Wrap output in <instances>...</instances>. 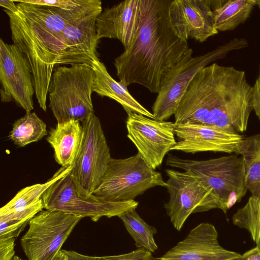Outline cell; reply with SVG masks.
I'll use <instances>...</instances> for the list:
<instances>
[{"label": "cell", "mask_w": 260, "mask_h": 260, "mask_svg": "<svg viewBox=\"0 0 260 260\" xmlns=\"http://www.w3.org/2000/svg\"><path fill=\"white\" fill-rule=\"evenodd\" d=\"M252 108V86L245 72L213 63L199 70L174 113L178 124H198L239 134L245 132Z\"/></svg>", "instance_id": "obj_1"}, {"label": "cell", "mask_w": 260, "mask_h": 260, "mask_svg": "<svg viewBox=\"0 0 260 260\" xmlns=\"http://www.w3.org/2000/svg\"><path fill=\"white\" fill-rule=\"evenodd\" d=\"M171 0H140L138 29L129 47L114 60L117 76L127 86L138 84L157 93L164 73L189 49L174 32L169 14Z\"/></svg>", "instance_id": "obj_2"}, {"label": "cell", "mask_w": 260, "mask_h": 260, "mask_svg": "<svg viewBox=\"0 0 260 260\" xmlns=\"http://www.w3.org/2000/svg\"><path fill=\"white\" fill-rule=\"evenodd\" d=\"M89 0H83L71 10L16 2L17 9H4L9 18L13 44L27 59L32 72L36 97L40 107L47 111L46 100L56 58L53 46L67 25L83 11Z\"/></svg>", "instance_id": "obj_3"}, {"label": "cell", "mask_w": 260, "mask_h": 260, "mask_svg": "<svg viewBox=\"0 0 260 260\" xmlns=\"http://www.w3.org/2000/svg\"><path fill=\"white\" fill-rule=\"evenodd\" d=\"M170 167L189 172L198 177L217 199L223 213L240 202L247 188L242 157L234 153L207 160H191L170 155L166 160Z\"/></svg>", "instance_id": "obj_4"}, {"label": "cell", "mask_w": 260, "mask_h": 260, "mask_svg": "<svg viewBox=\"0 0 260 260\" xmlns=\"http://www.w3.org/2000/svg\"><path fill=\"white\" fill-rule=\"evenodd\" d=\"M94 71L86 63L54 69L48 92L49 107L57 123L83 121L94 113L91 100Z\"/></svg>", "instance_id": "obj_5"}, {"label": "cell", "mask_w": 260, "mask_h": 260, "mask_svg": "<svg viewBox=\"0 0 260 260\" xmlns=\"http://www.w3.org/2000/svg\"><path fill=\"white\" fill-rule=\"evenodd\" d=\"M244 38H235L203 55L192 56L189 48L179 61L161 76L159 91L152 106V114L157 120L166 121L175 112L190 82L197 73L211 62L224 57L229 52L247 47Z\"/></svg>", "instance_id": "obj_6"}, {"label": "cell", "mask_w": 260, "mask_h": 260, "mask_svg": "<svg viewBox=\"0 0 260 260\" xmlns=\"http://www.w3.org/2000/svg\"><path fill=\"white\" fill-rule=\"evenodd\" d=\"M71 171L44 192L42 198L45 209L89 217L96 222L102 217H118L138 207L139 203L135 200L111 202L89 192L78 183Z\"/></svg>", "instance_id": "obj_7"}, {"label": "cell", "mask_w": 260, "mask_h": 260, "mask_svg": "<svg viewBox=\"0 0 260 260\" xmlns=\"http://www.w3.org/2000/svg\"><path fill=\"white\" fill-rule=\"evenodd\" d=\"M166 186L161 174L150 166L141 155L123 159L111 158L101 181L92 193L111 202L134 199L155 186Z\"/></svg>", "instance_id": "obj_8"}, {"label": "cell", "mask_w": 260, "mask_h": 260, "mask_svg": "<svg viewBox=\"0 0 260 260\" xmlns=\"http://www.w3.org/2000/svg\"><path fill=\"white\" fill-rule=\"evenodd\" d=\"M102 12V2L89 0L83 11L56 38L53 52L57 64L86 63L99 60L96 20Z\"/></svg>", "instance_id": "obj_9"}, {"label": "cell", "mask_w": 260, "mask_h": 260, "mask_svg": "<svg viewBox=\"0 0 260 260\" xmlns=\"http://www.w3.org/2000/svg\"><path fill=\"white\" fill-rule=\"evenodd\" d=\"M83 217L62 211L43 210L29 222L20 239L28 260H53Z\"/></svg>", "instance_id": "obj_10"}, {"label": "cell", "mask_w": 260, "mask_h": 260, "mask_svg": "<svg viewBox=\"0 0 260 260\" xmlns=\"http://www.w3.org/2000/svg\"><path fill=\"white\" fill-rule=\"evenodd\" d=\"M169 178L166 186L170 199L164 205L174 227L178 231L192 213L218 208V202L212 192L189 172L166 169Z\"/></svg>", "instance_id": "obj_11"}, {"label": "cell", "mask_w": 260, "mask_h": 260, "mask_svg": "<svg viewBox=\"0 0 260 260\" xmlns=\"http://www.w3.org/2000/svg\"><path fill=\"white\" fill-rule=\"evenodd\" d=\"M81 124L82 141L71 172L78 183L92 193L99 185L112 157L99 118L93 113Z\"/></svg>", "instance_id": "obj_12"}, {"label": "cell", "mask_w": 260, "mask_h": 260, "mask_svg": "<svg viewBox=\"0 0 260 260\" xmlns=\"http://www.w3.org/2000/svg\"><path fill=\"white\" fill-rule=\"evenodd\" d=\"M127 114V137L147 164L155 170L176 143L175 123L151 119L133 112Z\"/></svg>", "instance_id": "obj_13"}, {"label": "cell", "mask_w": 260, "mask_h": 260, "mask_svg": "<svg viewBox=\"0 0 260 260\" xmlns=\"http://www.w3.org/2000/svg\"><path fill=\"white\" fill-rule=\"evenodd\" d=\"M1 101L13 99L26 112L34 109V79L27 59L14 44L0 40Z\"/></svg>", "instance_id": "obj_14"}, {"label": "cell", "mask_w": 260, "mask_h": 260, "mask_svg": "<svg viewBox=\"0 0 260 260\" xmlns=\"http://www.w3.org/2000/svg\"><path fill=\"white\" fill-rule=\"evenodd\" d=\"M169 14L174 32L183 41L202 43L218 32L208 0L171 1Z\"/></svg>", "instance_id": "obj_15"}, {"label": "cell", "mask_w": 260, "mask_h": 260, "mask_svg": "<svg viewBox=\"0 0 260 260\" xmlns=\"http://www.w3.org/2000/svg\"><path fill=\"white\" fill-rule=\"evenodd\" d=\"M174 131L177 141L171 151L191 153L213 151L236 154L245 138L240 134L198 124H175Z\"/></svg>", "instance_id": "obj_16"}, {"label": "cell", "mask_w": 260, "mask_h": 260, "mask_svg": "<svg viewBox=\"0 0 260 260\" xmlns=\"http://www.w3.org/2000/svg\"><path fill=\"white\" fill-rule=\"evenodd\" d=\"M213 224L201 223L186 237L171 248L159 260H237L240 253L220 245Z\"/></svg>", "instance_id": "obj_17"}, {"label": "cell", "mask_w": 260, "mask_h": 260, "mask_svg": "<svg viewBox=\"0 0 260 260\" xmlns=\"http://www.w3.org/2000/svg\"><path fill=\"white\" fill-rule=\"evenodd\" d=\"M140 6V0H125L105 9L96 20L98 39H117L127 49L138 28Z\"/></svg>", "instance_id": "obj_18"}, {"label": "cell", "mask_w": 260, "mask_h": 260, "mask_svg": "<svg viewBox=\"0 0 260 260\" xmlns=\"http://www.w3.org/2000/svg\"><path fill=\"white\" fill-rule=\"evenodd\" d=\"M91 66L94 71L93 92L102 97L106 96L116 101L123 107L127 113L135 112L157 119L152 113L134 99L125 84L120 81H116L110 76L103 62L95 60Z\"/></svg>", "instance_id": "obj_19"}, {"label": "cell", "mask_w": 260, "mask_h": 260, "mask_svg": "<svg viewBox=\"0 0 260 260\" xmlns=\"http://www.w3.org/2000/svg\"><path fill=\"white\" fill-rule=\"evenodd\" d=\"M83 135L81 122L72 120L57 123L46 137L53 148L55 161L61 167L68 168L74 163L79 151Z\"/></svg>", "instance_id": "obj_20"}, {"label": "cell", "mask_w": 260, "mask_h": 260, "mask_svg": "<svg viewBox=\"0 0 260 260\" xmlns=\"http://www.w3.org/2000/svg\"><path fill=\"white\" fill-rule=\"evenodd\" d=\"M218 31L234 30L250 17L254 0H208Z\"/></svg>", "instance_id": "obj_21"}, {"label": "cell", "mask_w": 260, "mask_h": 260, "mask_svg": "<svg viewBox=\"0 0 260 260\" xmlns=\"http://www.w3.org/2000/svg\"><path fill=\"white\" fill-rule=\"evenodd\" d=\"M236 154L243 159L245 183L252 196L260 194V134L245 137Z\"/></svg>", "instance_id": "obj_22"}, {"label": "cell", "mask_w": 260, "mask_h": 260, "mask_svg": "<svg viewBox=\"0 0 260 260\" xmlns=\"http://www.w3.org/2000/svg\"><path fill=\"white\" fill-rule=\"evenodd\" d=\"M72 166L61 167L44 183H39L22 188L0 209V216L22 211L42 198L44 192L55 181L69 172Z\"/></svg>", "instance_id": "obj_23"}, {"label": "cell", "mask_w": 260, "mask_h": 260, "mask_svg": "<svg viewBox=\"0 0 260 260\" xmlns=\"http://www.w3.org/2000/svg\"><path fill=\"white\" fill-rule=\"evenodd\" d=\"M46 124L35 112H26L13 123L9 137L19 147L41 140L47 136Z\"/></svg>", "instance_id": "obj_24"}, {"label": "cell", "mask_w": 260, "mask_h": 260, "mask_svg": "<svg viewBox=\"0 0 260 260\" xmlns=\"http://www.w3.org/2000/svg\"><path fill=\"white\" fill-rule=\"evenodd\" d=\"M136 209L127 211L118 217L134 240L137 248H143L151 252H154L158 248L154 239L157 230L147 223L139 216Z\"/></svg>", "instance_id": "obj_25"}, {"label": "cell", "mask_w": 260, "mask_h": 260, "mask_svg": "<svg viewBox=\"0 0 260 260\" xmlns=\"http://www.w3.org/2000/svg\"><path fill=\"white\" fill-rule=\"evenodd\" d=\"M45 209L42 198L26 209L0 216V240L18 237L29 221Z\"/></svg>", "instance_id": "obj_26"}, {"label": "cell", "mask_w": 260, "mask_h": 260, "mask_svg": "<svg viewBox=\"0 0 260 260\" xmlns=\"http://www.w3.org/2000/svg\"><path fill=\"white\" fill-rule=\"evenodd\" d=\"M232 220L235 225L246 230L256 246L260 247V194L251 195L233 214Z\"/></svg>", "instance_id": "obj_27"}, {"label": "cell", "mask_w": 260, "mask_h": 260, "mask_svg": "<svg viewBox=\"0 0 260 260\" xmlns=\"http://www.w3.org/2000/svg\"><path fill=\"white\" fill-rule=\"evenodd\" d=\"M152 252L140 248L130 252L115 255L97 256V260H155Z\"/></svg>", "instance_id": "obj_28"}, {"label": "cell", "mask_w": 260, "mask_h": 260, "mask_svg": "<svg viewBox=\"0 0 260 260\" xmlns=\"http://www.w3.org/2000/svg\"><path fill=\"white\" fill-rule=\"evenodd\" d=\"M23 2L71 10L79 7L83 0H21Z\"/></svg>", "instance_id": "obj_29"}, {"label": "cell", "mask_w": 260, "mask_h": 260, "mask_svg": "<svg viewBox=\"0 0 260 260\" xmlns=\"http://www.w3.org/2000/svg\"><path fill=\"white\" fill-rule=\"evenodd\" d=\"M16 238L0 240V260H12L15 256Z\"/></svg>", "instance_id": "obj_30"}, {"label": "cell", "mask_w": 260, "mask_h": 260, "mask_svg": "<svg viewBox=\"0 0 260 260\" xmlns=\"http://www.w3.org/2000/svg\"><path fill=\"white\" fill-rule=\"evenodd\" d=\"M252 108L260 120V65L258 76L252 86Z\"/></svg>", "instance_id": "obj_31"}, {"label": "cell", "mask_w": 260, "mask_h": 260, "mask_svg": "<svg viewBox=\"0 0 260 260\" xmlns=\"http://www.w3.org/2000/svg\"><path fill=\"white\" fill-rule=\"evenodd\" d=\"M61 250L68 260H97V256L84 255L74 250Z\"/></svg>", "instance_id": "obj_32"}, {"label": "cell", "mask_w": 260, "mask_h": 260, "mask_svg": "<svg viewBox=\"0 0 260 260\" xmlns=\"http://www.w3.org/2000/svg\"><path fill=\"white\" fill-rule=\"evenodd\" d=\"M237 260H260V247L256 246L241 254Z\"/></svg>", "instance_id": "obj_33"}, {"label": "cell", "mask_w": 260, "mask_h": 260, "mask_svg": "<svg viewBox=\"0 0 260 260\" xmlns=\"http://www.w3.org/2000/svg\"><path fill=\"white\" fill-rule=\"evenodd\" d=\"M0 5L4 9L11 12H14L17 9L16 3L15 4L13 1L1 0Z\"/></svg>", "instance_id": "obj_34"}, {"label": "cell", "mask_w": 260, "mask_h": 260, "mask_svg": "<svg viewBox=\"0 0 260 260\" xmlns=\"http://www.w3.org/2000/svg\"><path fill=\"white\" fill-rule=\"evenodd\" d=\"M53 260H68L67 256L61 250Z\"/></svg>", "instance_id": "obj_35"}, {"label": "cell", "mask_w": 260, "mask_h": 260, "mask_svg": "<svg viewBox=\"0 0 260 260\" xmlns=\"http://www.w3.org/2000/svg\"><path fill=\"white\" fill-rule=\"evenodd\" d=\"M12 260H25V259H23L20 258V257H19L18 256L15 255Z\"/></svg>", "instance_id": "obj_36"}, {"label": "cell", "mask_w": 260, "mask_h": 260, "mask_svg": "<svg viewBox=\"0 0 260 260\" xmlns=\"http://www.w3.org/2000/svg\"><path fill=\"white\" fill-rule=\"evenodd\" d=\"M256 6L260 9V0H254Z\"/></svg>", "instance_id": "obj_37"}]
</instances>
